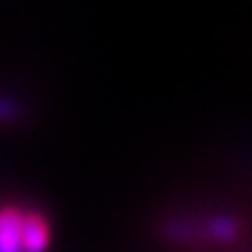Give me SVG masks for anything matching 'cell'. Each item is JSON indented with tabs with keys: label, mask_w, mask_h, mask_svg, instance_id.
Wrapping results in <instances>:
<instances>
[{
	"label": "cell",
	"mask_w": 252,
	"mask_h": 252,
	"mask_svg": "<svg viewBox=\"0 0 252 252\" xmlns=\"http://www.w3.org/2000/svg\"><path fill=\"white\" fill-rule=\"evenodd\" d=\"M52 239V230L45 219V214L38 210L23 208L20 217V243L23 252H45Z\"/></svg>",
	"instance_id": "1"
},
{
	"label": "cell",
	"mask_w": 252,
	"mask_h": 252,
	"mask_svg": "<svg viewBox=\"0 0 252 252\" xmlns=\"http://www.w3.org/2000/svg\"><path fill=\"white\" fill-rule=\"evenodd\" d=\"M20 217H23V208L18 205L0 208V252H23Z\"/></svg>",
	"instance_id": "2"
},
{
	"label": "cell",
	"mask_w": 252,
	"mask_h": 252,
	"mask_svg": "<svg viewBox=\"0 0 252 252\" xmlns=\"http://www.w3.org/2000/svg\"><path fill=\"white\" fill-rule=\"evenodd\" d=\"M25 119V105L11 92L0 90V125H16Z\"/></svg>",
	"instance_id": "3"
}]
</instances>
